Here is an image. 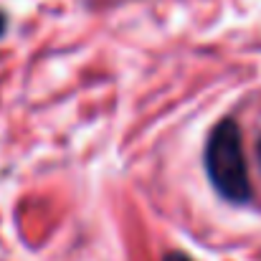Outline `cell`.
I'll return each mask as SVG.
<instances>
[{
	"instance_id": "obj_1",
	"label": "cell",
	"mask_w": 261,
	"mask_h": 261,
	"mask_svg": "<svg viewBox=\"0 0 261 261\" xmlns=\"http://www.w3.org/2000/svg\"><path fill=\"white\" fill-rule=\"evenodd\" d=\"M203 163L211 185L223 200L228 203L251 200V177L244 155V137L241 127L233 119H221L211 129Z\"/></svg>"
},
{
	"instance_id": "obj_2",
	"label": "cell",
	"mask_w": 261,
	"mask_h": 261,
	"mask_svg": "<svg viewBox=\"0 0 261 261\" xmlns=\"http://www.w3.org/2000/svg\"><path fill=\"white\" fill-rule=\"evenodd\" d=\"M163 261H193L188 254H182V251H170V254H165Z\"/></svg>"
},
{
	"instance_id": "obj_3",
	"label": "cell",
	"mask_w": 261,
	"mask_h": 261,
	"mask_svg": "<svg viewBox=\"0 0 261 261\" xmlns=\"http://www.w3.org/2000/svg\"><path fill=\"white\" fill-rule=\"evenodd\" d=\"M5 25H8V20H5V15H0V36L5 33Z\"/></svg>"
},
{
	"instance_id": "obj_4",
	"label": "cell",
	"mask_w": 261,
	"mask_h": 261,
	"mask_svg": "<svg viewBox=\"0 0 261 261\" xmlns=\"http://www.w3.org/2000/svg\"><path fill=\"white\" fill-rule=\"evenodd\" d=\"M256 155H259V163H261V137H259V142H256Z\"/></svg>"
}]
</instances>
